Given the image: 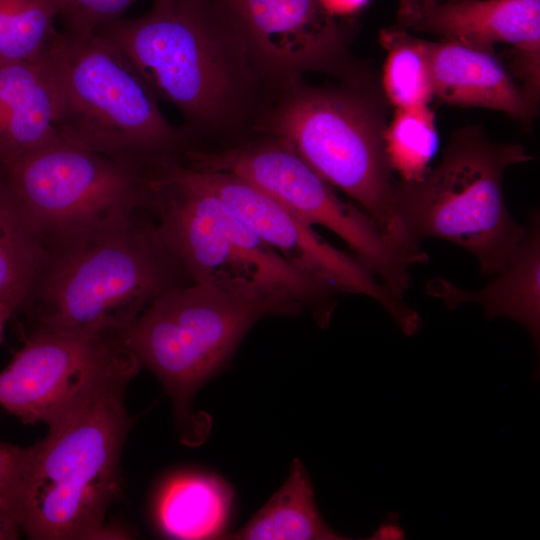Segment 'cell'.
Segmentation results:
<instances>
[{
  "label": "cell",
  "mask_w": 540,
  "mask_h": 540,
  "mask_svg": "<svg viewBox=\"0 0 540 540\" xmlns=\"http://www.w3.org/2000/svg\"><path fill=\"white\" fill-rule=\"evenodd\" d=\"M145 192L158 237L193 283L265 304L275 315L309 310L328 325L336 293L294 270L182 157L145 177Z\"/></svg>",
  "instance_id": "7a4b0ae2"
},
{
  "label": "cell",
  "mask_w": 540,
  "mask_h": 540,
  "mask_svg": "<svg viewBox=\"0 0 540 540\" xmlns=\"http://www.w3.org/2000/svg\"><path fill=\"white\" fill-rule=\"evenodd\" d=\"M433 96L442 102L498 110L528 121L535 102L518 87L493 52L452 41L425 40Z\"/></svg>",
  "instance_id": "9a60e30c"
},
{
  "label": "cell",
  "mask_w": 540,
  "mask_h": 540,
  "mask_svg": "<svg viewBox=\"0 0 540 540\" xmlns=\"http://www.w3.org/2000/svg\"><path fill=\"white\" fill-rule=\"evenodd\" d=\"M402 529L394 523H383L373 534L371 539H399L403 538Z\"/></svg>",
  "instance_id": "4316f807"
},
{
  "label": "cell",
  "mask_w": 540,
  "mask_h": 540,
  "mask_svg": "<svg viewBox=\"0 0 540 540\" xmlns=\"http://www.w3.org/2000/svg\"><path fill=\"white\" fill-rule=\"evenodd\" d=\"M497 277L480 290H464L447 279L427 282L426 291L441 299L451 310L464 303L479 304L490 319L505 317L521 324L530 334L537 351L540 341V220L529 218L527 233Z\"/></svg>",
  "instance_id": "2e32d148"
},
{
  "label": "cell",
  "mask_w": 540,
  "mask_h": 540,
  "mask_svg": "<svg viewBox=\"0 0 540 540\" xmlns=\"http://www.w3.org/2000/svg\"><path fill=\"white\" fill-rule=\"evenodd\" d=\"M215 7L249 62L293 77L335 67L343 38L318 0H217Z\"/></svg>",
  "instance_id": "7c38bea8"
},
{
  "label": "cell",
  "mask_w": 540,
  "mask_h": 540,
  "mask_svg": "<svg viewBox=\"0 0 540 540\" xmlns=\"http://www.w3.org/2000/svg\"><path fill=\"white\" fill-rule=\"evenodd\" d=\"M222 539L341 540L322 518L308 472L299 459L291 465L284 484L239 530Z\"/></svg>",
  "instance_id": "d6986e66"
},
{
  "label": "cell",
  "mask_w": 540,
  "mask_h": 540,
  "mask_svg": "<svg viewBox=\"0 0 540 540\" xmlns=\"http://www.w3.org/2000/svg\"><path fill=\"white\" fill-rule=\"evenodd\" d=\"M138 0H59L60 17L67 30L95 32L118 18Z\"/></svg>",
  "instance_id": "cb8c5ba5"
},
{
  "label": "cell",
  "mask_w": 540,
  "mask_h": 540,
  "mask_svg": "<svg viewBox=\"0 0 540 540\" xmlns=\"http://www.w3.org/2000/svg\"><path fill=\"white\" fill-rule=\"evenodd\" d=\"M400 28L493 52L513 45L524 70H539L540 0H400Z\"/></svg>",
  "instance_id": "5bb4252c"
},
{
  "label": "cell",
  "mask_w": 540,
  "mask_h": 540,
  "mask_svg": "<svg viewBox=\"0 0 540 540\" xmlns=\"http://www.w3.org/2000/svg\"><path fill=\"white\" fill-rule=\"evenodd\" d=\"M19 531L15 523L0 516V540L16 539L19 536Z\"/></svg>",
  "instance_id": "f1b7e54d"
},
{
  "label": "cell",
  "mask_w": 540,
  "mask_h": 540,
  "mask_svg": "<svg viewBox=\"0 0 540 540\" xmlns=\"http://www.w3.org/2000/svg\"><path fill=\"white\" fill-rule=\"evenodd\" d=\"M183 160L203 170L236 175L310 225L326 227L394 296L410 286L415 262L359 208L339 198L296 152L276 138L217 151L187 148Z\"/></svg>",
  "instance_id": "30bf717a"
},
{
  "label": "cell",
  "mask_w": 540,
  "mask_h": 540,
  "mask_svg": "<svg viewBox=\"0 0 540 540\" xmlns=\"http://www.w3.org/2000/svg\"><path fill=\"white\" fill-rule=\"evenodd\" d=\"M189 283L147 210L122 227L46 252L20 312L31 331L122 336L159 295Z\"/></svg>",
  "instance_id": "277c9868"
},
{
  "label": "cell",
  "mask_w": 540,
  "mask_h": 540,
  "mask_svg": "<svg viewBox=\"0 0 540 540\" xmlns=\"http://www.w3.org/2000/svg\"><path fill=\"white\" fill-rule=\"evenodd\" d=\"M59 17V0H0V64L40 57Z\"/></svg>",
  "instance_id": "7402d4cb"
},
{
  "label": "cell",
  "mask_w": 540,
  "mask_h": 540,
  "mask_svg": "<svg viewBox=\"0 0 540 540\" xmlns=\"http://www.w3.org/2000/svg\"><path fill=\"white\" fill-rule=\"evenodd\" d=\"M384 138L389 164L402 181L425 176L438 147L434 114L427 105L398 108Z\"/></svg>",
  "instance_id": "603a6c76"
},
{
  "label": "cell",
  "mask_w": 540,
  "mask_h": 540,
  "mask_svg": "<svg viewBox=\"0 0 540 540\" xmlns=\"http://www.w3.org/2000/svg\"><path fill=\"white\" fill-rule=\"evenodd\" d=\"M5 171L46 252L122 227L147 210L143 176L61 137Z\"/></svg>",
  "instance_id": "9c48e42d"
},
{
  "label": "cell",
  "mask_w": 540,
  "mask_h": 540,
  "mask_svg": "<svg viewBox=\"0 0 540 540\" xmlns=\"http://www.w3.org/2000/svg\"><path fill=\"white\" fill-rule=\"evenodd\" d=\"M381 42L388 50L383 71V88L398 108L426 106L433 96L425 40L403 29L384 30Z\"/></svg>",
  "instance_id": "44dd1931"
},
{
  "label": "cell",
  "mask_w": 540,
  "mask_h": 540,
  "mask_svg": "<svg viewBox=\"0 0 540 540\" xmlns=\"http://www.w3.org/2000/svg\"><path fill=\"white\" fill-rule=\"evenodd\" d=\"M16 313H18V308L13 303L0 298V341L2 339L6 323Z\"/></svg>",
  "instance_id": "83f0119b"
},
{
  "label": "cell",
  "mask_w": 540,
  "mask_h": 540,
  "mask_svg": "<svg viewBox=\"0 0 540 540\" xmlns=\"http://www.w3.org/2000/svg\"><path fill=\"white\" fill-rule=\"evenodd\" d=\"M44 245L0 165V298L21 311L45 257Z\"/></svg>",
  "instance_id": "ffe728a7"
},
{
  "label": "cell",
  "mask_w": 540,
  "mask_h": 540,
  "mask_svg": "<svg viewBox=\"0 0 540 540\" xmlns=\"http://www.w3.org/2000/svg\"><path fill=\"white\" fill-rule=\"evenodd\" d=\"M140 368L125 340L117 343L46 422L44 439L24 447L14 520L30 539L110 535L105 516L130 427L125 392Z\"/></svg>",
  "instance_id": "6da1fadb"
},
{
  "label": "cell",
  "mask_w": 540,
  "mask_h": 540,
  "mask_svg": "<svg viewBox=\"0 0 540 540\" xmlns=\"http://www.w3.org/2000/svg\"><path fill=\"white\" fill-rule=\"evenodd\" d=\"M49 75L38 57L0 64V165L60 138Z\"/></svg>",
  "instance_id": "e0dca14e"
},
{
  "label": "cell",
  "mask_w": 540,
  "mask_h": 540,
  "mask_svg": "<svg viewBox=\"0 0 540 540\" xmlns=\"http://www.w3.org/2000/svg\"><path fill=\"white\" fill-rule=\"evenodd\" d=\"M269 315L275 312L265 304L189 283L159 295L126 331L128 348L170 396L186 444H200L211 426L207 416L192 412L196 392L225 366L249 329Z\"/></svg>",
  "instance_id": "ba28073f"
},
{
  "label": "cell",
  "mask_w": 540,
  "mask_h": 540,
  "mask_svg": "<svg viewBox=\"0 0 540 540\" xmlns=\"http://www.w3.org/2000/svg\"><path fill=\"white\" fill-rule=\"evenodd\" d=\"M23 455L24 447L0 443V516L15 524Z\"/></svg>",
  "instance_id": "d4e9b609"
},
{
  "label": "cell",
  "mask_w": 540,
  "mask_h": 540,
  "mask_svg": "<svg viewBox=\"0 0 540 540\" xmlns=\"http://www.w3.org/2000/svg\"><path fill=\"white\" fill-rule=\"evenodd\" d=\"M369 0H318L324 10L332 16L349 15L362 9Z\"/></svg>",
  "instance_id": "484cf974"
},
{
  "label": "cell",
  "mask_w": 540,
  "mask_h": 540,
  "mask_svg": "<svg viewBox=\"0 0 540 540\" xmlns=\"http://www.w3.org/2000/svg\"><path fill=\"white\" fill-rule=\"evenodd\" d=\"M40 59L53 87L55 127L64 140L144 178L189 147L186 134L164 117L129 60L96 32L58 30Z\"/></svg>",
  "instance_id": "3957f363"
},
{
  "label": "cell",
  "mask_w": 540,
  "mask_h": 540,
  "mask_svg": "<svg viewBox=\"0 0 540 540\" xmlns=\"http://www.w3.org/2000/svg\"><path fill=\"white\" fill-rule=\"evenodd\" d=\"M268 127L324 181L355 200L416 264L427 254L409 243L396 218V182L386 153L384 117L370 98L341 89L303 88L289 93Z\"/></svg>",
  "instance_id": "52a82bcc"
},
{
  "label": "cell",
  "mask_w": 540,
  "mask_h": 540,
  "mask_svg": "<svg viewBox=\"0 0 540 540\" xmlns=\"http://www.w3.org/2000/svg\"><path fill=\"white\" fill-rule=\"evenodd\" d=\"M233 493L220 477L182 473L170 478L157 498L155 514L162 533L177 539H222Z\"/></svg>",
  "instance_id": "ac0fdd59"
},
{
  "label": "cell",
  "mask_w": 540,
  "mask_h": 540,
  "mask_svg": "<svg viewBox=\"0 0 540 540\" xmlns=\"http://www.w3.org/2000/svg\"><path fill=\"white\" fill-rule=\"evenodd\" d=\"M95 32L192 127H216L238 113L250 62L209 0H154L147 13L120 17Z\"/></svg>",
  "instance_id": "5b68a950"
},
{
  "label": "cell",
  "mask_w": 540,
  "mask_h": 540,
  "mask_svg": "<svg viewBox=\"0 0 540 540\" xmlns=\"http://www.w3.org/2000/svg\"><path fill=\"white\" fill-rule=\"evenodd\" d=\"M183 162L298 273L335 293L373 299L406 335L419 331L422 326L419 314L390 293L353 254L334 247L312 225L248 181Z\"/></svg>",
  "instance_id": "8fae6325"
},
{
  "label": "cell",
  "mask_w": 540,
  "mask_h": 540,
  "mask_svg": "<svg viewBox=\"0 0 540 540\" xmlns=\"http://www.w3.org/2000/svg\"><path fill=\"white\" fill-rule=\"evenodd\" d=\"M123 339L31 331L0 371V406L26 424L46 423Z\"/></svg>",
  "instance_id": "4fadbf2b"
},
{
  "label": "cell",
  "mask_w": 540,
  "mask_h": 540,
  "mask_svg": "<svg viewBox=\"0 0 540 540\" xmlns=\"http://www.w3.org/2000/svg\"><path fill=\"white\" fill-rule=\"evenodd\" d=\"M515 143L488 138L480 127L457 131L440 163L417 181L396 182L393 207L415 247L425 238L457 244L473 254L483 274L500 271L527 233L507 209V168L532 160Z\"/></svg>",
  "instance_id": "8992f818"
}]
</instances>
